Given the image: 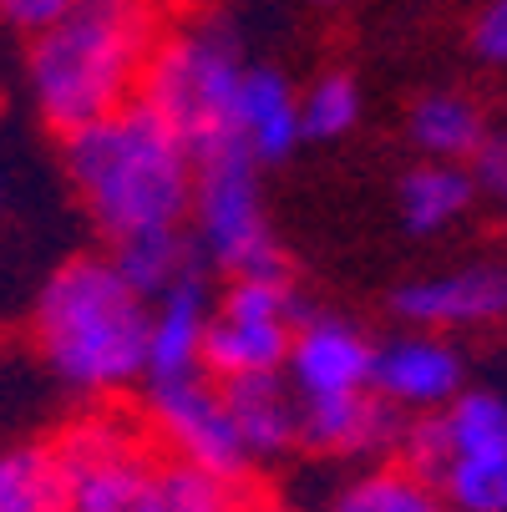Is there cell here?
I'll return each mask as SVG.
<instances>
[{
	"instance_id": "obj_1",
	"label": "cell",
	"mask_w": 507,
	"mask_h": 512,
	"mask_svg": "<svg viewBox=\"0 0 507 512\" xmlns=\"http://www.w3.org/2000/svg\"><path fill=\"white\" fill-rule=\"evenodd\" d=\"M168 31L163 0H77L56 26L31 36L26 82L51 132H77L137 102L142 66Z\"/></svg>"
},
{
	"instance_id": "obj_2",
	"label": "cell",
	"mask_w": 507,
	"mask_h": 512,
	"mask_svg": "<svg viewBox=\"0 0 507 512\" xmlns=\"http://www.w3.org/2000/svg\"><path fill=\"white\" fill-rule=\"evenodd\" d=\"M61 163L92 224L112 244L158 229H183L193 203V153L142 102H127L66 132Z\"/></svg>"
},
{
	"instance_id": "obj_3",
	"label": "cell",
	"mask_w": 507,
	"mask_h": 512,
	"mask_svg": "<svg viewBox=\"0 0 507 512\" xmlns=\"http://www.w3.org/2000/svg\"><path fill=\"white\" fill-rule=\"evenodd\" d=\"M31 335L61 386L117 396L148 365V300L117 274L112 254H77L36 289Z\"/></svg>"
},
{
	"instance_id": "obj_4",
	"label": "cell",
	"mask_w": 507,
	"mask_h": 512,
	"mask_svg": "<svg viewBox=\"0 0 507 512\" xmlns=\"http://www.w3.org/2000/svg\"><path fill=\"white\" fill-rule=\"evenodd\" d=\"M244 56L234 46V36L224 31V21H178L158 36L148 66H142V87L137 102L158 112L168 122V132L198 158L208 148H224L234 137V102H239V82H244Z\"/></svg>"
},
{
	"instance_id": "obj_5",
	"label": "cell",
	"mask_w": 507,
	"mask_h": 512,
	"mask_svg": "<svg viewBox=\"0 0 507 512\" xmlns=\"http://www.w3.org/2000/svg\"><path fill=\"white\" fill-rule=\"evenodd\" d=\"M193 249L203 264L239 274H284V254L274 244L269 213L259 198V163L244 142H224L193 158Z\"/></svg>"
},
{
	"instance_id": "obj_6",
	"label": "cell",
	"mask_w": 507,
	"mask_h": 512,
	"mask_svg": "<svg viewBox=\"0 0 507 512\" xmlns=\"http://www.w3.org/2000/svg\"><path fill=\"white\" fill-rule=\"evenodd\" d=\"M300 330V305L284 274H239L213 300L208 335H203V376L244 381L284 371L289 340Z\"/></svg>"
},
{
	"instance_id": "obj_7",
	"label": "cell",
	"mask_w": 507,
	"mask_h": 512,
	"mask_svg": "<svg viewBox=\"0 0 507 512\" xmlns=\"http://www.w3.org/2000/svg\"><path fill=\"white\" fill-rule=\"evenodd\" d=\"M66 472V512H132L158 442L137 416L87 411L51 442Z\"/></svg>"
},
{
	"instance_id": "obj_8",
	"label": "cell",
	"mask_w": 507,
	"mask_h": 512,
	"mask_svg": "<svg viewBox=\"0 0 507 512\" xmlns=\"http://www.w3.org/2000/svg\"><path fill=\"white\" fill-rule=\"evenodd\" d=\"M142 426H148V436L168 457H178L208 477L244 487L254 472L239 431H234V416L224 406V386L203 371L178 376V381H148V391H142Z\"/></svg>"
},
{
	"instance_id": "obj_9",
	"label": "cell",
	"mask_w": 507,
	"mask_h": 512,
	"mask_svg": "<svg viewBox=\"0 0 507 512\" xmlns=\"http://www.w3.org/2000/svg\"><path fill=\"white\" fill-rule=\"evenodd\" d=\"M371 365H376V345L350 320H335V315L300 320L295 340H289V355H284L289 391L300 401L371 391Z\"/></svg>"
},
{
	"instance_id": "obj_10",
	"label": "cell",
	"mask_w": 507,
	"mask_h": 512,
	"mask_svg": "<svg viewBox=\"0 0 507 512\" xmlns=\"http://www.w3.org/2000/svg\"><path fill=\"white\" fill-rule=\"evenodd\" d=\"M371 391L396 406L401 416H426L442 411L457 391H462V355L431 330L416 335H396L386 345H376V365H371Z\"/></svg>"
},
{
	"instance_id": "obj_11",
	"label": "cell",
	"mask_w": 507,
	"mask_h": 512,
	"mask_svg": "<svg viewBox=\"0 0 507 512\" xmlns=\"http://www.w3.org/2000/svg\"><path fill=\"white\" fill-rule=\"evenodd\" d=\"M396 315L411 320L416 330H472L507 320V269L502 264H467L452 274L411 279L396 289Z\"/></svg>"
},
{
	"instance_id": "obj_12",
	"label": "cell",
	"mask_w": 507,
	"mask_h": 512,
	"mask_svg": "<svg viewBox=\"0 0 507 512\" xmlns=\"http://www.w3.org/2000/svg\"><path fill=\"white\" fill-rule=\"evenodd\" d=\"M213 295L203 284V269L178 279L168 295L148 305V365L142 381H178L203 371V335H208Z\"/></svg>"
},
{
	"instance_id": "obj_13",
	"label": "cell",
	"mask_w": 507,
	"mask_h": 512,
	"mask_svg": "<svg viewBox=\"0 0 507 512\" xmlns=\"http://www.w3.org/2000/svg\"><path fill=\"white\" fill-rule=\"evenodd\" d=\"M401 411L386 406L376 391H350L325 401H300V442L330 457H366V452H396Z\"/></svg>"
},
{
	"instance_id": "obj_14",
	"label": "cell",
	"mask_w": 507,
	"mask_h": 512,
	"mask_svg": "<svg viewBox=\"0 0 507 512\" xmlns=\"http://www.w3.org/2000/svg\"><path fill=\"white\" fill-rule=\"evenodd\" d=\"M224 406L234 416V431H239L249 462H274L300 442V396L289 391L279 371L224 381Z\"/></svg>"
},
{
	"instance_id": "obj_15",
	"label": "cell",
	"mask_w": 507,
	"mask_h": 512,
	"mask_svg": "<svg viewBox=\"0 0 507 512\" xmlns=\"http://www.w3.org/2000/svg\"><path fill=\"white\" fill-rule=\"evenodd\" d=\"M234 137L249 148L254 163H279L300 148V97L269 66H249L234 102Z\"/></svg>"
},
{
	"instance_id": "obj_16",
	"label": "cell",
	"mask_w": 507,
	"mask_h": 512,
	"mask_svg": "<svg viewBox=\"0 0 507 512\" xmlns=\"http://www.w3.org/2000/svg\"><path fill=\"white\" fill-rule=\"evenodd\" d=\"M472 198H477V183L462 163H431V158L421 168H411L401 178V193H396L401 224L411 234H442L447 224H457L472 208Z\"/></svg>"
},
{
	"instance_id": "obj_17",
	"label": "cell",
	"mask_w": 507,
	"mask_h": 512,
	"mask_svg": "<svg viewBox=\"0 0 507 512\" xmlns=\"http://www.w3.org/2000/svg\"><path fill=\"white\" fill-rule=\"evenodd\" d=\"M239 502H244V487H234L224 477H208V472L158 452L148 477H142L132 512H234Z\"/></svg>"
},
{
	"instance_id": "obj_18",
	"label": "cell",
	"mask_w": 507,
	"mask_h": 512,
	"mask_svg": "<svg viewBox=\"0 0 507 512\" xmlns=\"http://www.w3.org/2000/svg\"><path fill=\"white\" fill-rule=\"evenodd\" d=\"M112 264H117V274L137 289V295L153 305L158 295H168L178 279L198 274L203 259H198V249H193V239H188L183 229H158V234L122 239V244L112 249Z\"/></svg>"
},
{
	"instance_id": "obj_19",
	"label": "cell",
	"mask_w": 507,
	"mask_h": 512,
	"mask_svg": "<svg viewBox=\"0 0 507 512\" xmlns=\"http://www.w3.org/2000/svg\"><path fill=\"white\" fill-rule=\"evenodd\" d=\"M411 142L431 163H462V158H477V148L487 142V127H482L477 102L457 92H437L411 107Z\"/></svg>"
},
{
	"instance_id": "obj_20",
	"label": "cell",
	"mask_w": 507,
	"mask_h": 512,
	"mask_svg": "<svg viewBox=\"0 0 507 512\" xmlns=\"http://www.w3.org/2000/svg\"><path fill=\"white\" fill-rule=\"evenodd\" d=\"M0 512H66V472L51 447L0 452Z\"/></svg>"
},
{
	"instance_id": "obj_21",
	"label": "cell",
	"mask_w": 507,
	"mask_h": 512,
	"mask_svg": "<svg viewBox=\"0 0 507 512\" xmlns=\"http://www.w3.org/2000/svg\"><path fill=\"white\" fill-rule=\"evenodd\" d=\"M330 512H447L442 492L431 477L391 462L381 472H366V477H355L335 502Z\"/></svg>"
},
{
	"instance_id": "obj_22",
	"label": "cell",
	"mask_w": 507,
	"mask_h": 512,
	"mask_svg": "<svg viewBox=\"0 0 507 512\" xmlns=\"http://www.w3.org/2000/svg\"><path fill=\"white\" fill-rule=\"evenodd\" d=\"M447 457H507V401L497 391H457L442 406Z\"/></svg>"
},
{
	"instance_id": "obj_23",
	"label": "cell",
	"mask_w": 507,
	"mask_h": 512,
	"mask_svg": "<svg viewBox=\"0 0 507 512\" xmlns=\"http://www.w3.org/2000/svg\"><path fill=\"white\" fill-rule=\"evenodd\" d=\"M437 492L447 512H507V457H447Z\"/></svg>"
},
{
	"instance_id": "obj_24",
	"label": "cell",
	"mask_w": 507,
	"mask_h": 512,
	"mask_svg": "<svg viewBox=\"0 0 507 512\" xmlns=\"http://www.w3.org/2000/svg\"><path fill=\"white\" fill-rule=\"evenodd\" d=\"M360 117V92L345 71H330L320 77L305 97H300V132L315 137V142H330V137H345Z\"/></svg>"
},
{
	"instance_id": "obj_25",
	"label": "cell",
	"mask_w": 507,
	"mask_h": 512,
	"mask_svg": "<svg viewBox=\"0 0 507 512\" xmlns=\"http://www.w3.org/2000/svg\"><path fill=\"white\" fill-rule=\"evenodd\" d=\"M77 0H0V21L21 36H41L46 26H56Z\"/></svg>"
},
{
	"instance_id": "obj_26",
	"label": "cell",
	"mask_w": 507,
	"mask_h": 512,
	"mask_svg": "<svg viewBox=\"0 0 507 512\" xmlns=\"http://www.w3.org/2000/svg\"><path fill=\"white\" fill-rule=\"evenodd\" d=\"M472 46H477L487 61H507V0H492V6L477 16Z\"/></svg>"
},
{
	"instance_id": "obj_27",
	"label": "cell",
	"mask_w": 507,
	"mask_h": 512,
	"mask_svg": "<svg viewBox=\"0 0 507 512\" xmlns=\"http://www.w3.org/2000/svg\"><path fill=\"white\" fill-rule=\"evenodd\" d=\"M234 512H289V507H284V502H274V497H259V492H244V502H239Z\"/></svg>"
}]
</instances>
